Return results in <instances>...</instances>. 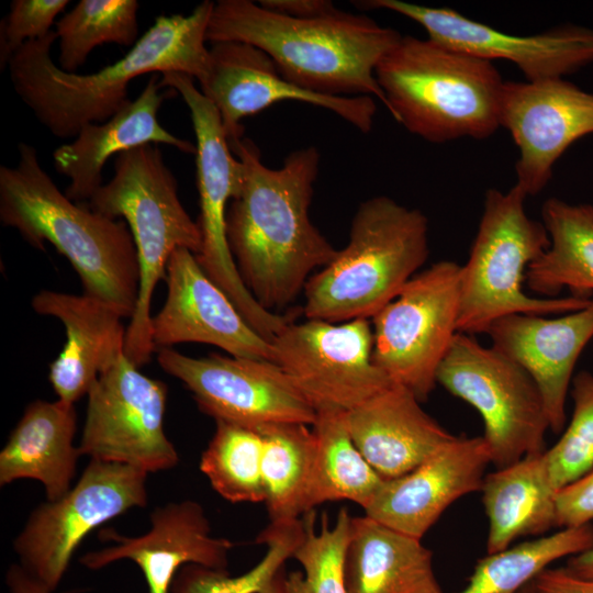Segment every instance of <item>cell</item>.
I'll return each instance as SVG.
<instances>
[{"label":"cell","mask_w":593,"mask_h":593,"mask_svg":"<svg viewBox=\"0 0 593 593\" xmlns=\"http://www.w3.org/2000/svg\"><path fill=\"white\" fill-rule=\"evenodd\" d=\"M401 37L365 14L337 9L296 19L249 0L214 2L206 31L211 44L239 42L261 49L282 77L300 88L327 96H367L384 107L376 68Z\"/></svg>","instance_id":"cell-3"},{"label":"cell","mask_w":593,"mask_h":593,"mask_svg":"<svg viewBox=\"0 0 593 593\" xmlns=\"http://www.w3.org/2000/svg\"><path fill=\"white\" fill-rule=\"evenodd\" d=\"M541 222L550 245L525 273L528 289L540 298L571 295L591 299L593 294V204L568 203L549 198L541 206Z\"/></svg>","instance_id":"cell-29"},{"label":"cell","mask_w":593,"mask_h":593,"mask_svg":"<svg viewBox=\"0 0 593 593\" xmlns=\"http://www.w3.org/2000/svg\"><path fill=\"white\" fill-rule=\"evenodd\" d=\"M593 548V526L559 532L488 553L478 560L467 585L456 593H518L553 561Z\"/></svg>","instance_id":"cell-32"},{"label":"cell","mask_w":593,"mask_h":593,"mask_svg":"<svg viewBox=\"0 0 593 593\" xmlns=\"http://www.w3.org/2000/svg\"><path fill=\"white\" fill-rule=\"evenodd\" d=\"M283 578L284 571L281 570L279 574L259 593H286Z\"/></svg>","instance_id":"cell-44"},{"label":"cell","mask_w":593,"mask_h":593,"mask_svg":"<svg viewBox=\"0 0 593 593\" xmlns=\"http://www.w3.org/2000/svg\"><path fill=\"white\" fill-rule=\"evenodd\" d=\"M230 144L244 166L239 194L226 213L230 249L246 288L273 312L293 302L337 254L309 215L320 153L315 146L296 149L275 169L251 139Z\"/></svg>","instance_id":"cell-1"},{"label":"cell","mask_w":593,"mask_h":593,"mask_svg":"<svg viewBox=\"0 0 593 593\" xmlns=\"http://www.w3.org/2000/svg\"><path fill=\"white\" fill-rule=\"evenodd\" d=\"M200 90L217 109L230 143L244 136L242 120L277 102L292 100L324 108L362 133L372 128L377 112L371 97L327 96L295 86L265 52L239 42L212 44Z\"/></svg>","instance_id":"cell-18"},{"label":"cell","mask_w":593,"mask_h":593,"mask_svg":"<svg viewBox=\"0 0 593 593\" xmlns=\"http://www.w3.org/2000/svg\"><path fill=\"white\" fill-rule=\"evenodd\" d=\"M346 421L356 447L385 480L409 473L456 438L395 383L347 412Z\"/></svg>","instance_id":"cell-25"},{"label":"cell","mask_w":593,"mask_h":593,"mask_svg":"<svg viewBox=\"0 0 593 593\" xmlns=\"http://www.w3.org/2000/svg\"><path fill=\"white\" fill-rule=\"evenodd\" d=\"M303 517L304 536L292 555L303 572L284 573L286 593H347L344 563L350 536L349 512L340 508L331 527L326 514H323L320 532L314 527V511L305 513Z\"/></svg>","instance_id":"cell-36"},{"label":"cell","mask_w":593,"mask_h":593,"mask_svg":"<svg viewBox=\"0 0 593 593\" xmlns=\"http://www.w3.org/2000/svg\"><path fill=\"white\" fill-rule=\"evenodd\" d=\"M344 574L347 593H443L421 539L367 515L351 516Z\"/></svg>","instance_id":"cell-27"},{"label":"cell","mask_w":593,"mask_h":593,"mask_svg":"<svg viewBox=\"0 0 593 593\" xmlns=\"http://www.w3.org/2000/svg\"><path fill=\"white\" fill-rule=\"evenodd\" d=\"M482 503L489 521L488 553L557 527L556 496L544 451L485 474Z\"/></svg>","instance_id":"cell-28"},{"label":"cell","mask_w":593,"mask_h":593,"mask_svg":"<svg viewBox=\"0 0 593 593\" xmlns=\"http://www.w3.org/2000/svg\"><path fill=\"white\" fill-rule=\"evenodd\" d=\"M91 210L127 222L137 253L139 283L136 307L126 327L125 356L137 368L156 350L150 333V304L171 254L201 250L198 223L183 208L178 183L155 144L125 150L115 157L114 176L88 201Z\"/></svg>","instance_id":"cell-7"},{"label":"cell","mask_w":593,"mask_h":593,"mask_svg":"<svg viewBox=\"0 0 593 593\" xmlns=\"http://www.w3.org/2000/svg\"><path fill=\"white\" fill-rule=\"evenodd\" d=\"M570 392L571 421L559 440L544 451L549 475L558 490L593 469V373H577Z\"/></svg>","instance_id":"cell-37"},{"label":"cell","mask_w":593,"mask_h":593,"mask_svg":"<svg viewBox=\"0 0 593 593\" xmlns=\"http://www.w3.org/2000/svg\"><path fill=\"white\" fill-rule=\"evenodd\" d=\"M566 567L582 578H593V548L572 556Z\"/></svg>","instance_id":"cell-43"},{"label":"cell","mask_w":593,"mask_h":593,"mask_svg":"<svg viewBox=\"0 0 593 593\" xmlns=\"http://www.w3.org/2000/svg\"><path fill=\"white\" fill-rule=\"evenodd\" d=\"M157 361L215 421L253 429L277 423H315L314 405L272 361L220 354L190 357L172 348L158 349Z\"/></svg>","instance_id":"cell-15"},{"label":"cell","mask_w":593,"mask_h":593,"mask_svg":"<svg viewBox=\"0 0 593 593\" xmlns=\"http://www.w3.org/2000/svg\"><path fill=\"white\" fill-rule=\"evenodd\" d=\"M138 8L136 0H80L56 22L58 66L76 72L99 45L133 46L137 42Z\"/></svg>","instance_id":"cell-33"},{"label":"cell","mask_w":593,"mask_h":593,"mask_svg":"<svg viewBox=\"0 0 593 593\" xmlns=\"http://www.w3.org/2000/svg\"><path fill=\"white\" fill-rule=\"evenodd\" d=\"M15 166H0V221L31 246L45 242L77 271L83 293L127 318L137 302L139 269L128 226L71 201L40 164L35 147L18 145Z\"/></svg>","instance_id":"cell-4"},{"label":"cell","mask_w":593,"mask_h":593,"mask_svg":"<svg viewBox=\"0 0 593 593\" xmlns=\"http://www.w3.org/2000/svg\"><path fill=\"white\" fill-rule=\"evenodd\" d=\"M258 3L270 11L296 19L318 18L337 10L329 0H261Z\"/></svg>","instance_id":"cell-41"},{"label":"cell","mask_w":593,"mask_h":593,"mask_svg":"<svg viewBox=\"0 0 593 593\" xmlns=\"http://www.w3.org/2000/svg\"><path fill=\"white\" fill-rule=\"evenodd\" d=\"M346 411L320 409L312 429L315 437L307 511L329 501L347 500L366 508L383 479L356 447Z\"/></svg>","instance_id":"cell-30"},{"label":"cell","mask_w":593,"mask_h":593,"mask_svg":"<svg viewBox=\"0 0 593 593\" xmlns=\"http://www.w3.org/2000/svg\"><path fill=\"white\" fill-rule=\"evenodd\" d=\"M490 463L482 436H456L409 473L384 480L365 515L422 539L455 501L481 490Z\"/></svg>","instance_id":"cell-21"},{"label":"cell","mask_w":593,"mask_h":593,"mask_svg":"<svg viewBox=\"0 0 593 593\" xmlns=\"http://www.w3.org/2000/svg\"><path fill=\"white\" fill-rule=\"evenodd\" d=\"M264 440L261 475L270 522L307 513L315 437L309 425L277 423L257 429Z\"/></svg>","instance_id":"cell-31"},{"label":"cell","mask_w":593,"mask_h":593,"mask_svg":"<svg viewBox=\"0 0 593 593\" xmlns=\"http://www.w3.org/2000/svg\"><path fill=\"white\" fill-rule=\"evenodd\" d=\"M500 124L519 150L515 184L527 197L538 194L563 153L593 134V93L564 78L505 81Z\"/></svg>","instance_id":"cell-17"},{"label":"cell","mask_w":593,"mask_h":593,"mask_svg":"<svg viewBox=\"0 0 593 593\" xmlns=\"http://www.w3.org/2000/svg\"><path fill=\"white\" fill-rule=\"evenodd\" d=\"M363 10L384 9L422 25L428 38L492 61H511L527 81L563 78L593 64V29L560 25L533 35H513L471 20L448 8L400 0L355 2Z\"/></svg>","instance_id":"cell-16"},{"label":"cell","mask_w":593,"mask_h":593,"mask_svg":"<svg viewBox=\"0 0 593 593\" xmlns=\"http://www.w3.org/2000/svg\"><path fill=\"white\" fill-rule=\"evenodd\" d=\"M147 475L128 465L90 459L63 497L33 510L13 541L20 564L54 592L89 533L131 508L147 505Z\"/></svg>","instance_id":"cell-12"},{"label":"cell","mask_w":593,"mask_h":593,"mask_svg":"<svg viewBox=\"0 0 593 593\" xmlns=\"http://www.w3.org/2000/svg\"><path fill=\"white\" fill-rule=\"evenodd\" d=\"M429 255L428 220L418 209L378 195L357 209L347 245L311 276L307 320L372 318L401 292Z\"/></svg>","instance_id":"cell-6"},{"label":"cell","mask_w":593,"mask_h":593,"mask_svg":"<svg viewBox=\"0 0 593 593\" xmlns=\"http://www.w3.org/2000/svg\"><path fill=\"white\" fill-rule=\"evenodd\" d=\"M31 305L37 314L54 316L65 327L66 342L49 365L48 380L58 400L75 404L125 355V317L111 304L85 293L43 290Z\"/></svg>","instance_id":"cell-24"},{"label":"cell","mask_w":593,"mask_h":593,"mask_svg":"<svg viewBox=\"0 0 593 593\" xmlns=\"http://www.w3.org/2000/svg\"><path fill=\"white\" fill-rule=\"evenodd\" d=\"M536 593H593V578H582L567 567L546 568L534 580Z\"/></svg>","instance_id":"cell-40"},{"label":"cell","mask_w":593,"mask_h":593,"mask_svg":"<svg viewBox=\"0 0 593 593\" xmlns=\"http://www.w3.org/2000/svg\"><path fill=\"white\" fill-rule=\"evenodd\" d=\"M436 381L479 412L482 437L496 469L546 450L550 426L538 387L519 365L493 347L458 332Z\"/></svg>","instance_id":"cell-10"},{"label":"cell","mask_w":593,"mask_h":593,"mask_svg":"<svg viewBox=\"0 0 593 593\" xmlns=\"http://www.w3.org/2000/svg\"><path fill=\"white\" fill-rule=\"evenodd\" d=\"M159 74H153L141 94L102 123L85 125L71 143L53 153L57 172L69 179L65 194L74 202L89 201L103 184L108 159L146 144H166L186 154H197V145L168 132L158 122L165 100L178 94L163 91Z\"/></svg>","instance_id":"cell-23"},{"label":"cell","mask_w":593,"mask_h":593,"mask_svg":"<svg viewBox=\"0 0 593 593\" xmlns=\"http://www.w3.org/2000/svg\"><path fill=\"white\" fill-rule=\"evenodd\" d=\"M87 396L78 445L81 456L128 465L146 473L178 463V452L164 427V382L142 373L124 355L98 377Z\"/></svg>","instance_id":"cell-13"},{"label":"cell","mask_w":593,"mask_h":593,"mask_svg":"<svg viewBox=\"0 0 593 593\" xmlns=\"http://www.w3.org/2000/svg\"><path fill=\"white\" fill-rule=\"evenodd\" d=\"M460 269L440 260L416 273L372 320V360L421 402L458 333Z\"/></svg>","instance_id":"cell-11"},{"label":"cell","mask_w":593,"mask_h":593,"mask_svg":"<svg viewBox=\"0 0 593 593\" xmlns=\"http://www.w3.org/2000/svg\"><path fill=\"white\" fill-rule=\"evenodd\" d=\"M556 521L560 529L591 524L593 521V469L557 492Z\"/></svg>","instance_id":"cell-39"},{"label":"cell","mask_w":593,"mask_h":593,"mask_svg":"<svg viewBox=\"0 0 593 593\" xmlns=\"http://www.w3.org/2000/svg\"><path fill=\"white\" fill-rule=\"evenodd\" d=\"M277 363L317 410L349 412L392 382L372 360L368 318L291 322L271 340Z\"/></svg>","instance_id":"cell-14"},{"label":"cell","mask_w":593,"mask_h":593,"mask_svg":"<svg viewBox=\"0 0 593 593\" xmlns=\"http://www.w3.org/2000/svg\"><path fill=\"white\" fill-rule=\"evenodd\" d=\"M303 536V518L270 522L256 539L266 545V553L247 572L230 577L226 570L186 564L175 575L170 593H259L283 570Z\"/></svg>","instance_id":"cell-35"},{"label":"cell","mask_w":593,"mask_h":593,"mask_svg":"<svg viewBox=\"0 0 593 593\" xmlns=\"http://www.w3.org/2000/svg\"><path fill=\"white\" fill-rule=\"evenodd\" d=\"M214 2L205 0L188 15H159L114 64L87 75L67 72L51 56L56 32L25 43L8 69L15 93L55 137L76 136L87 124L102 123L131 102L130 82L145 74L179 72L199 82L206 76V31Z\"/></svg>","instance_id":"cell-2"},{"label":"cell","mask_w":593,"mask_h":593,"mask_svg":"<svg viewBox=\"0 0 593 593\" xmlns=\"http://www.w3.org/2000/svg\"><path fill=\"white\" fill-rule=\"evenodd\" d=\"M215 423V432L201 455L200 470L212 488L232 503L265 502L261 434L224 421Z\"/></svg>","instance_id":"cell-34"},{"label":"cell","mask_w":593,"mask_h":593,"mask_svg":"<svg viewBox=\"0 0 593 593\" xmlns=\"http://www.w3.org/2000/svg\"><path fill=\"white\" fill-rule=\"evenodd\" d=\"M76 430L75 404L31 402L0 452V484L32 479L44 485L47 501L63 497L81 456L74 445Z\"/></svg>","instance_id":"cell-26"},{"label":"cell","mask_w":593,"mask_h":593,"mask_svg":"<svg viewBox=\"0 0 593 593\" xmlns=\"http://www.w3.org/2000/svg\"><path fill=\"white\" fill-rule=\"evenodd\" d=\"M68 0H14L0 23V68L27 42L47 36Z\"/></svg>","instance_id":"cell-38"},{"label":"cell","mask_w":593,"mask_h":593,"mask_svg":"<svg viewBox=\"0 0 593 593\" xmlns=\"http://www.w3.org/2000/svg\"><path fill=\"white\" fill-rule=\"evenodd\" d=\"M518 593H536L533 581L524 586Z\"/></svg>","instance_id":"cell-45"},{"label":"cell","mask_w":593,"mask_h":593,"mask_svg":"<svg viewBox=\"0 0 593 593\" xmlns=\"http://www.w3.org/2000/svg\"><path fill=\"white\" fill-rule=\"evenodd\" d=\"M164 306L152 316L155 348L182 343L216 346L228 355L275 362L270 340L242 315L231 298L202 269L187 248L176 249L167 264Z\"/></svg>","instance_id":"cell-19"},{"label":"cell","mask_w":593,"mask_h":593,"mask_svg":"<svg viewBox=\"0 0 593 593\" xmlns=\"http://www.w3.org/2000/svg\"><path fill=\"white\" fill-rule=\"evenodd\" d=\"M526 198L516 184L506 192L485 193L478 232L460 269V333L485 334L494 321L511 314H566L592 300L529 296L523 291L528 266L550 245L542 222L527 215Z\"/></svg>","instance_id":"cell-8"},{"label":"cell","mask_w":593,"mask_h":593,"mask_svg":"<svg viewBox=\"0 0 593 593\" xmlns=\"http://www.w3.org/2000/svg\"><path fill=\"white\" fill-rule=\"evenodd\" d=\"M113 546L89 551L80 558L90 570L130 559L141 568L148 593H170L177 572L186 564L226 570L234 544L214 537L203 507L186 500L156 507L150 513V529L142 536L126 537L113 529L101 532Z\"/></svg>","instance_id":"cell-20"},{"label":"cell","mask_w":593,"mask_h":593,"mask_svg":"<svg viewBox=\"0 0 593 593\" xmlns=\"http://www.w3.org/2000/svg\"><path fill=\"white\" fill-rule=\"evenodd\" d=\"M5 582L10 593H52L21 564L13 563L7 571Z\"/></svg>","instance_id":"cell-42"},{"label":"cell","mask_w":593,"mask_h":593,"mask_svg":"<svg viewBox=\"0 0 593 593\" xmlns=\"http://www.w3.org/2000/svg\"><path fill=\"white\" fill-rule=\"evenodd\" d=\"M164 88L174 89L189 109L197 139V186L200 214L197 221L202 246L198 262L231 298L245 320L266 339L272 340L292 320L262 307L244 284L230 249L226 213L240 191L244 166L234 154L220 113L194 85L179 72L160 75Z\"/></svg>","instance_id":"cell-9"},{"label":"cell","mask_w":593,"mask_h":593,"mask_svg":"<svg viewBox=\"0 0 593 593\" xmlns=\"http://www.w3.org/2000/svg\"><path fill=\"white\" fill-rule=\"evenodd\" d=\"M491 347L519 365L538 387L550 430L564 429L566 401L577 361L593 338V299L560 317L511 314L488 328Z\"/></svg>","instance_id":"cell-22"},{"label":"cell","mask_w":593,"mask_h":593,"mask_svg":"<svg viewBox=\"0 0 593 593\" xmlns=\"http://www.w3.org/2000/svg\"><path fill=\"white\" fill-rule=\"evenodd\" d=\"M376 78L392 118L427 142L484 139L501 127L505 81L492 61L402 36L378 64Z\"/></svg>","instance_id":"cell-5"}]
</instances>
